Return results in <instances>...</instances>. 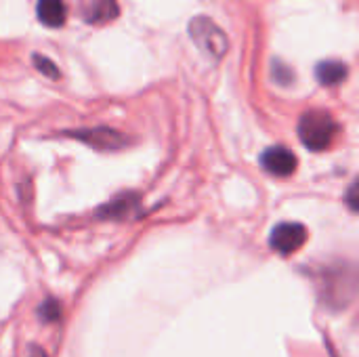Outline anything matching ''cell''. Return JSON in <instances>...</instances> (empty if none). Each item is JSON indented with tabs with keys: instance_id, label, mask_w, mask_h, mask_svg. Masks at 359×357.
<instances>
[{
	"instance_id": "cell-1",
	"label": "cell",
	"mask_w": 359,
	"mask_h": 357,
	"mask_svg": "<svg viewBox=\"0 0 359 357\" xmlns=\"http://www.w3.org/2000/svg\"><path fill=\"white\" fill-rule=\"evenodd\" d=\"M299 139L301 143L311 151L326 149L334 135H337V122L334 118L324 109H311L301 116L299 120Z\"/></svg>"
},
{
	"instance_id": "cell-2",
	"label": "cell",
	"mask_w": 359,
	"mask_h": 357,
	"mask_svg": "<svg viewBox=\"0 0 359 357\" xmlns=\"http://www.w3.org/2000/svg\"><path fill=\"white\" fill-rule=\"evenodd\" d=\"M189 36L196 46L212 59H221L227 53V36L225 32L208 17H196L189 23Z\"/></svg>"
},
{
	"instance_id": "cell-3",
	"label": "cell",
	"mask_w": 359,
	"mask_h": 357,
	"mask_svg": "<svg viewBox=\"0 0 359 357\" xmlns=\"http://www.w3.org/2000/svg\"><path fill=\"white\" fill-rule=\"evenodd\" d=\"M324 301L330 307H345L355 295V269L353 267H339L328 269L324 274Z\"/></svg>"
},
{
	"instance_id": "cell-4",
	"label": "cell",
	"mask_w": 359,
	"mask_h": 357,
	"mask_svg": "<svg viewBox=\"0 0 359 357\" xmlns=\"http://www.w3.org/2000/svg\"><path fill=\"white\" fill-rule=\"evenodd\" d=\"M305 240H307L305 225H301V223H280L278 227H273V231L269 236V246L276 252L288 257V255L297 252L305 244Z\"/></svg>"
},
{
	"instance_id": "cell-5",
	"label": "cell",
	"mask_w": 359,
	"mask_h": 357,
	"mask_svg": "<svg viewBox=\"0 0 359 357\" xmlns=\"http://www.w3.org/2000/svg\"><path fill=\"white\" fill-rule=\"evenodd\" d=\"M261 166L273 177H290L297 168V156L284 145H271L263 151Z\"/></svg>"
},
{
	"instance_id": "cell-6",
	"label": "cell",
	"mask_w": 359,
	"mask_h": 357,
	"mask_svg": "<svg viewBox=\"0 0 359 357\" xmlns=\"http://www.w3.org/2000/svg\"><path fill=\"white\" fill-rule=\"evenodd\" d=\"M80 11H82V19L95 25L114 21L120 15V6L116 0H82Z\"/></svg>"
},
{
	"instance_id": "cell-7",
	"label": "cell",
	"mask_w": 359,
	"mask_h": 357,
	"mask_svg": "<svg viewBox=\"0 0 359 357\" xmlns=\"http://www.w3.org/2000/svg\"><path fill=\"white\" fill-rule=\"evenodd\" d=\"M74 137L82 139V141L90 143L93 147H99V149H116V147L124 145L122 135L114 133L111 128H84V130H76Z\"/></svg>"
},
{
	"instance_id": "cell-8",
	"label": "cell",
	"mask_w": 359,
	"mask_h": 357,
	"mask_svg": "<svg viewBox=\"0 0 359 357\" xmlns=\"http://www.w3.org/2000/svg\"><path fill=\"white\" fill-rule=\"evenodd\" d=\"M36 17L46 27H59L67 19V6L63 0H38Z\"/></svg>"
},
{
	"instance_id": "cell-9",
	"label": "cell",
	"mask_w": 359,
	"mask_h": 357,
	"mask_svg": "<svg viewBox=\"0 0 359 357\" xmlns=\"http://www.w3.org/2000/svg\"><path fill=\"white\" fill-rule=\"evenodd\" d=\"M347 74H349V67L337 59L320 61L316 67V78L322 86H339L347 80Z\"/></svg>"
},
{
	"instance_id": "cell-10",
	"label": "cell",
	"mask_w": 359,
	"mask_h": 357,
	"mask_svg": "<svg viewBox=\"0 0 359 357\" xmlns=\"http://www.w3.org/2000/svg\"><path fill=\"white\" fill-rule=\"evenodd\" d=\"M135 206L133 198L130 196H122L120 200H114L109 204H105L101 210H99V217H109V219H122L126 217V213Z\"/></svg>"
},
{
	"instance_id": "cell-11",
	"label": "cell",
	"mask_w": 359,
	"mask_h": 357,
	"mask_svg": "<svg viewBox=\"0 0 359 357\" xmlns=\"http://www.w3.org/2000/svg\"><path fill=\"white\" fill-rule=\"evenodd\" d=\"M38 316L42 322H57L61 318V305L55 299H46L40 307H38Z\"/></svg>"
},
{
	"instance_id": "cell-12",
	"label": "cell",
	"mask_w": 359,
	"mask_h": 357,
	"mask_svg": "<svg viewBox=\"0 0 359 357\" xmlns=\"http://www.w3.org/2000/svg\"><path fill=\"white\" fill-rule=\"evenodd\" d=\"M32 61H34L36 69H38L40 74H44L46 78H59V69H57V65H55L50 59H46V57H42V55H34Z\"/></svg>"
},
{
	"instance_id": "cell-13",
	"label": "cell",
	"mask_w": 359,
	"mask_h": 357,
	"mask_svg": "<svg viewBox=\"0 0 359 357\" xmlns=\"http://www.w3.org/2000/svg\"><path fill=\"white\" fill-rule=\"evenodd\" d=\"M273 78H276V82L282 84V86H288V84L294 80L290 67H286L282 61H273Z\"/></svg>"
},
{
	"instance_id": "cell-14",
	"label": "cell",
	"mask_w": 359,
	"mask_h": 357,
	"mask_svg": "<svg viewBox=\"0 0 359 357\" xmlns=\"http://www.w3.org/2000/svg\"><path fill=\"white\" fill-rule=\"evenodd\" d=\"M347 200H349L351 210H358V183H351L349 194H347Z\"/></svg>"
},
{
	"instance_id": "cell-15",
	"label": "cell",
	"mask_w": 359,
	"mask_h": 357,
	"mask_svg": "<svg viewBox=\"0 0 359 357\" xmlns=\"http://www.w3.org/2000/svg\"><path fill=\"white\" fill-rule=\"evenodd\" d=\"M27 357H46V353H44L40 347H32V349H29V353H27Z\"/></svg>"
}]
</instances>
